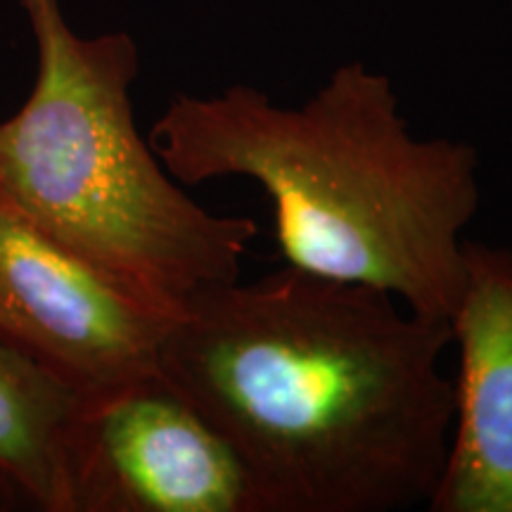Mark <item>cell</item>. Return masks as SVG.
Wrapping results in <instances>:
<instances>
[{"instance_id": "6da1fadb", "label": "cell", "mask_w": 512, "mask_h": 512, "mask_svg": "<svg viewBox=\"0 0 512 512\" xmlns=\"http://www.w3.org/2000/svg\"><path fill=\"white\" fill-rule=\"evenodd\" d=\"M451 344V320L285 266L190 297L157 373L233 448L256 512H396L444 472Z\"/></svg>"}, {"instance_id": "7a4b0ae2", "label": "cell", "mask_w": 512, "mask_h": 512, "mask_svg": "<svg viewBox=\"0 0 512 512\" xmlns=\"http://www.w3.org/2000/svg\"><path fill=\"white\" fill-rule=\"evenodd\" d=\"M147 140L178 183L261 185L287 266L451 320L465 283L463 233L482 204L479 152L467 140L413 136L387 74L347 62L297 107L245 83L178 95Z\"/></svg>"}, {"instance_id": "3957f363", "label": "cell", "mask_w": 512, "mask_h": 512, "mask_svg": "<svg viewBox=\"0 0 512 512\" xmlns=\"http://www.w3.org/2000/svg\"><path fill=\"white\" fill-rule=\"evenodd\" d=\"M36 46L24 105L0 121V192L43 233L147 309L174 318L207 287L233 283L259 235L181 188L133 117L138 43L81 36L60 0H19Z\"/></svg>"}, {"instance_id": "277c9868", "label": "cell", "mask_w": 512, "mask_h": 512, "mask_svg": "<svg viewBox=\"0 0 512 512\" xmlns=\"http://www.w3.org/2000/svg\"><path fill=\"white\" fill-rule=\"evenodd\" d=\"M169 320L0 192V339L12 349L91 401L157 375Z\"/></svg>"}, {"instance_id": "5b68a950", "label": "cell", "mask_w": 512, "mask_h": 512, "mask_svg": "<svg viewBox=\"0 0 512 512\" xmlns=\"http://www.w3.org/2000/svg\"><path fill=\"white\" fill-rule=\"evenodd\" d=\"M72 489L74 512H256L240 458L159 373L86 401Z\"/></svg>"}, {"instance_id": "8992f818", "label": "cell", "mask_w": 512, "mask_h": 512, "mask_svg": "<svg viewBox=\"0 0 512 512\" xmlns=\"http://www.w3.org/2000/svg\"><path fill=\"white\" fill-rule=\"evenodd\" d=\"M451 444L432 512H512V249L465 240Z\"/></svg>"}, {"instance_id": "52a82bcc", "label": "cell", "mask_w": 512, "mask_h": 512, "mask_svg": "<svg viewBox=\"0 0 512 512\" xmlns=\"http://www.w3.org/2000/svg\"><path fill=\"white\" fill-rule=\"evenodd\" d=\"M86 399L0 339V482L41 512H74V441Z\"/></svg>"}, {"instance_id": "ba28073f", "label": "cell", "mask_w": 512, "mask_h": 512, "mask_svg": "<svg viewBox=\"0 0 512 512\" xmlns=\"http://www.w3.org/2000/svg\"><path fill=\"white\" fill-rule=\"evenodd\" d=\"M24 508L22 501L12 494V491L5 486L3 482H0V512H8V510H19Z\"/></svg>"}]
</instances>
